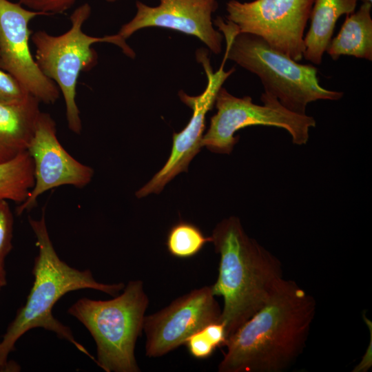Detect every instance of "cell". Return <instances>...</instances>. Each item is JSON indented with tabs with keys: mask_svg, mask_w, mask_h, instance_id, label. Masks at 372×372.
Segmentation results:
<instances>
[{
	"mask_svg": "<svg viewBox=\"0 0 372 372\" xmlns=\"http://www.w3.org/2000/svg\"><path fill=\"white\" fill-rule=\"evenodd\" d=\"M313 296L292 280L227 339L219 372H282L303 353L316 314Z\"/></svg>",
	"mask_w": 372,
	"mask_h": 372,
	"instance_id": "6da1fadb",
	"label": "cell"
},
{
	"mask_svg": "<svg viewBox=\"0 0 372 372\" xmlns=\"http://www.w3.org/2000/svg\"><path fill=\"white\" fill-rule=\"evenodd\" d=\"M211 237L220 256L211 289L223 299L220 321L228 339L268 301L283 280V271L280 260L246 234L238 217L221 220Z\"/></svg>",
	"mask_w": 372,
	"mask_h": 372,
	"instance_id": "7a4b0ae2",
	"label": "cell"
},
{
	"mask_svg": "<svg viewBox=\"0 0 372 372\" xmlns=\"http://www.w3.org/2000/svg\"><path fill=\"white\" fill-rule=\"evenodd\" d=\"M28 222L39 249L32 269L34 280L25 303L18 310L0 342V372L20 371V366L9 361L8 356L14 350L17 340L34 328L54 332L95 362L96 359L75 340L71 329L53 316V307L62 296L72 291L91 289L116 296L125 285L99 282L89 269L79 270L61 260L49 236L45 209L39 219L29 216Z\"/></svg>",
	"mask_w": 372,
	"mask_h": 372,
	"instance_id": "3957f363",
	"label": "cell"
},
{
	"mask_svg": "<svg viewBox=\"0 0 372 372\" xmlns=\"http://www.w3.org/2000/svg\"><path fill=\"white\" fill-rule=\"evenodd\" d=\"M214 23L226 39L224 57L258 76L264 92L287 110L307 114V106L311 102L342 98V92L320 85L313 65L299 63L271 48L260 37L238 33L235 24L227 19L218 17Z\"/></svg>",
	"mask_w": 372,
	"mask_h": 372,
	"instance_id": "277c9868",
	"label": "cell"
},
{
	"mask_svg": "<svg viewBox=\"0 0 372 372\" xmlns=\"http://www.w3.org/2000/svg\"><path fill=\"white\" fill-rule=\"evenodd\" d=\"M148 304L143 281L135 280L129 281L123 292L111 300L82 298L68 311L94 338L95 362L99 367L106 372H138L134 350Z\"/></svg>",
	"mask_w": 372,
	"mask_h": 372,
	"instance_id": "5b68a950",
	"label": "cell"
},
{
	"mask_svg": "<svg viewBox=\"0 0 372 372\" xmlns=\"http://www.w3.org/2000/svg\"><path fill=\"white\" fill-rule=\"evenodd\" d=\"M91 11L88 3H83L71 14V27L65 33L55 36L38 30L30 37L35 47L36 63L62 93L68 128L76 134H81L82 130L80 111L76 102L78 78L81 72L91 70L98 62L97 52L92 45L96 43H110L121 48L127 56H135L126 39L118 34L96 37L83 31V25Z\"/></svg>",
	"mask_w": 372,
	"mask_h": 372,
	"instance_id": "8992f818",
	"label": "cell"
},
{
	"mask_svg": "<svg viewBox=\"0 0 372 372\" xmlns=\"http://www.w3.org/2000/svg\"><path fill=\"white\" fill-rule=\"evenodd\" d=\"M260 100L262 105L254 103L249 96L238 98L221 87L214 103L217 112L210 118L202 146L214 153L229 154L239 140L235 133L254 125L282 128L290 134L293 144L307 143L309 130L316 125L313 117L287 110L276 97L265 92Z\"/></svg>",
	"mask_w": 372,
	"mask_h": 372,
	"instance_id": "52a82bcc",
	"label": "cell"
},
{
	"mask_svg": "<svg viewBox=\"0 0 372 372\" xmlns=\"http://www.w3.org/2000/svg\"><path fill=\"white\" fill-rule=\"evenodd\" d=\"M314 0H230L227 20L238 33L262 38L275 50L296 61L303 58L304 32Z\"/></svg>",
	"mask_w": 372,
	"mask_h": 372,
	"instance_id": "ba28073f",
	"label": "cell"
},
{
	"mask_svg": "<svg viewBox=\"0 0 372 372\" xmlns=\"http://www.w3.org/2000/svg\"><path fill=\"white\" fill-rule=\"evenodd\" d=\"M196 59L205 72L207 78L206 88L198 96H189L183 90L178 92L181 101L192 109V117L183 130L173 134L172 151L167 161L152 178L136 192L137 198L161 192L165 186L178 174L187 172L190 162L203 147L206 114L214 106L222 85L235 69L232 68L225 71L226 60L223 59L219 70L214 72L205 49L197 50Z\"/></svg>",
	"mask_w": 372,
	"mask_h": 372,
	"instance_id": "9c48e42d",
	"label": "cell"
},
{
	"mask_svg": "<svg viewBox=\"0 0 372 372\" xmlns=\"http://www.w3.org/2000/svg\"><path fill=\"white\" fill-rule=\"evenodd\" d=\"M221 309L211 286H204L176 298L159 311L145 316L143 331L146 336V355L161 357L185 344L194 333L219 322Z\"/></svg>",
	"mask_w": 372,
	"mask_h": 372,
	"instance_id": "30bf717a",
	"label": "cell"
},
{
	"mask_svg": "<svg viewBox=\"0 0 372 372\" xmlns=\"http://www.w3.org/2000/svg\"><path fill=\"white\" fill-rule=\"evenodd\" d=\"M40 15L19 2L0 0V68L40 102L53 104L59 99V88L39 69L29 45V23Z\"/></svg>",
	"mask_w": 372,
	"mask_h": 372,
	"instance_id": "8fae6325",
	"label": "cell"
},
{
	"mask_svg": "<svg viewBox=\"0 0 372 372\" xmlns=\"http://www.w3.org/2000/svg\"><path fill=\"white\" fill-rule=\"evenodd\" d=\"M27 152L33 161L34 184L17 207V215L34 207L44 192L63 185L84 187L94 176L91 167L75 159L60 143L56 123L48 113L41 112Z\"/></svg>",
	"mask_w": 372,
	"mask_h": 372,
	"instance_id": "7c38bea8",
	"label": "cell"
},
{
	"mask_svg": "<svg viewBox=\"0 0 372 372\" xmlns=\"http://www.w3.org/2000/svg\"><path fill=\"white\" fill-rule=\"evenodd\" d=\"M157 6L136 1V12L117 33L125 39L140 29L160 27L194 36L209 50L222 51L223 34L213 27L211 14L218 8L216 0H159Z\"/></svg>",
	"mask_w": 372,
	"mask_h": 372,
	"instance_id": "4fadbf2b",
	"label": "cell"
},
{
	"mask_svg": "<svg viewBox=\"0 0 372 372\" xmlns=\"http://www.w3.org/2000/svg\"><path fill=\"white\" fill-rule=\"evenodd\" d=\"M32 95L14 104L0 103V163L27 151L41 113Z\"/></svg>",
	"mask_w": 372,
	"mask_h": 372,
	"instance_id": "5bb4252c",
	"label": "cell"
},
{
	"mask_svg": "<svg viewBox=\"0 0 372 372\" xmlns=\"http://www.w3.org/2000/svg\"><path fill=\"white\" fill-rule=\"evenodd\" d=\"M358 0H314L310 28L304 37L303 58L320 65L333 34L338 19L355 11Z\"/></svg>",
	"mask_w": 372,
	"mask_h": 372,
	"instance_id": "9a60e30c",
	"label": "cell"
},
{
	"mask_svg": "<svg viewBox=\"0 0 372 372\" xmlns=\"http://www.w3.org/2000/svg\"><path fill=\"white\" fill-rule=\"evenodd\" d=\"M371 7L372 3H362L358 10L347 15L340 32L326 50L332 59L348 55L372 60Z\"/></svg>",
	"mask_w": 372,
	"mask_h": 372,
	"instance_id": "2e32d148",
	"label": "cell"
},
{
	"mask_svg": "<svg viewBox=\"0 0 372 372\" xmlns=\"http://www.w3.org/2000/svg\"><path fill=\"white\" fill-rule=\"evenodd\" d=\"M34 184L33 161L27 151L0 163V200L21 204Z\"/></svg>",
	"mask_w": 372,
	"mask_h": 372,
	"instance_id": "e0dca14e",
	"label": "cell"
},
{
	"mask_svg": "<svg viewBox=\"0 0 372 372\" xmlns=\"http://www.w3.org/2000/svg\"><path fill=\"white\" fill-rule=\"evenodd\" d=\"M207 242H211V236H205L194 224L180 220L169 229L166 246L173 256L187 258L199 253Z\"/></svg>",
	"mask_w": 372,
	"mask_h": 372,
	"instance_id": "ac0fdd59",
	"label": "cell"
},
{
	"mask_svg": "<svg viewBox=\"0 0 372 372\" xmlns=\"http://www.w3.org/2000/svg\"><path fill=\"white\" fill-rule=\"evenodd\" d=\"M227 340L225 327L219 321L209 324L192 334L185 344L192 357L206 359L212 355L216 348L225 347Z\"/></svg>",
	"mask_w": 372,
	"mask_h": 372,
	"instance_id": "d6986e66",
	"label": "cell"
},
{
	"mask_svg": "<svg viewBox=\"0 0 372 372\" xmlns=\"http://www.w3.org/2000/svg\"><path fill=\"white\" fill-rule=\"evenodd\" d=\"M14 218L8 200H0V265L12 249Z\"/></svg>",
	"mask_w": 372,
	"mask_h": 372,
	"instance_id": "ffe728a7",
	"label": "cell"
},
{
	"mask_svg": "<svg viewBox=\"0 0 372 372\" xmlns=\"http://www.w3.org/2000/svg\"><path fill=\"white\" fill-rule=\"evenodd\" d=\"M30 95L13 76L0 68V103H18Z\"/></svg>",
	"mask_w": 372,
	"mask_h": 372,
	"instance_id": "44dd1931",
	"label": "cell"
},
{
	"mask_svg": "<svg viewBox=\"0 0 372 372\" xmlns=\"http://www.w3.org/2000/svg\"><path fill=\"white\" fill-rule=\"evenodd\" d=\"M78 0H19L26 8L43 15L62 14L70 9Z\"/></svg>",
	"mask_w": 372,
	"mask_h": 372,
	"instance_id": "7402d4cb",
	"label": "cell"
},
{
	"mask_svg": "<svg viewBox=\"0 0 372 372\" xmlns=\"http://www.w3.org/2000/svg\"><path fill=\"white\" fill-rule=\"evenodd\" d=\"M7 284L6 272L4 266L0 265V291Z\"/></svg>",
	"mask_w": 372,
	"mask_h": 372,
	"instance_id": "603a6c76",
	"label": "cell"
},
{
	"mask_svg": "<svg viewBox=\"0 0 372 372\" xmlns=\"http://www.w3.org/2000/svg\"><path fill=\"white\" fill-rule=\"evenodd\" d=\"M362 3H372V0H361Z\"/></svg>",
	"mask_w": 372,
	"mask_h": 372,
	"instance_id": "cb8c5ba5",
	"label": "cell"
},
{
	"mask_svg": "<svg viewBox=\"0 0 372 372\" xmlns=\"http://www.w3.org/2000/svg\"><path fill=\"white\" fill-rule=\"evenodd\" d=\"M107 2H109V3H114V2H116L117 1H119V0H105Z\"/></svg>",
	"mask_w": 372,
	"mask_h": 372,
	"instance_id": "d4e9b609",
	"label": "cell"
}]
</instances>
